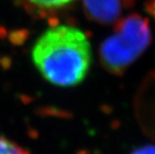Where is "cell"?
<instances>
[{
  "label": "cell",
  "mask_w": 155,
  "mask_h": 154,
  "mask_svg": "<svg viewBox=\"0 0 155 154\" xmlns=\"http://www.w3.org/2000/svg\"><path fill=\"white\" fill-rule=\"evenodd\" d=\"M129 154H155V145L154 144H146V145L137 147Z\"/></svg>",
  "instance_id": "cell-7"
},
{
  "label": "cell",
  "mask_w": 155,
  "mask_h": 154,
  "mask_svg": "<svg viewBox=\"0 0 155 154\" xmlns=\"http://www.w3.org/2000/svg\"><path fill=\"white\" fill-rule=\"evenodd\" d=\"M0 154H31L12 140L0 135Z\"/></svg>",
  "instance_id": "cell-5"
},
{
  "label": "cell",
  "mask_w": 155,
  "mask_h": 154,
  "mask_svg": "<svg viewBox=\"0 0 155 154\" xmlns=\"http://www.w3.org/2000/svg\"><path fill=\"white\" fill-rule=\"evenodd\" d=\"M85 13L101 24L116 21L122 12V0H82Z\"/></svg>",
  "instance_id": "cell-3"
},
{
  "label": "cell",
  "mask_w": 155,
  "mask_h": 154,
  "mask_svg": "<svg viewBox=\"0 0 155 154\" xmlns=\"http://www.w3.org/2000/svg\"><path fill=\"white\" fill-rule=\"evenodd\" d=\"M147 11L155 20V0H151L147 5Z\"/></svg>",
  "instance_id": "cell-8"
},
{
  "label": "cell",
  "mask_w": 155,
  "mask_h": 154,
  "mask_svg": "<svg viewBox=\"0 0 155 154\" xmlns=\"http://www.w3.org/2000/svg\"><path fill=\"white\" fill-rule=\"evenodd\" d=\"M150 42L151 29L146 18L131 14L120 19L100 46L102 66L109 73L122 74L142 55Z\"/></svg>",
  "instance_id": "cell-2"
},
{
  "label": "cell",
  "mask_w": 155,
  "mask_h": 154,
  "mask_svg": "<svg viewBox=\"0 0 155 154\" xmlns=\"http://www.w3.org/2000/svg\"><path fill=\"white\" fill-rule=\"evenodd\" d=\"M153 103H155V99L153 100ZM141 121L144 129L153 139H155V104H151L150 112L141 113Z\"/></svg>",
  "instance_id": "cell-6"
},
{
  "label": "cell",
  "mask_w": 155,
  "mask_h": 154,
  "mask_svg": "<svg viewBox=\"0 0 155 154\" xmlns=\"http://www.w3.org/2000/svg\"><path fill=\"white\" fill-rule=\"evenodd\" d=\"M73 1L74 0H20L24 7L40 15L53 14L67 8Z\"/></svg>",
  "instance_id": "cell-4"
},
{
  "label": "cell",
  "mask_w": 155,
  "mask_h": 154,
  "mask_svg": "<svg viewBox=\"0 0 155 154\" xmlns=\"http://www.w3.org/2000/svg\"><path fill=\"white\" fill-rule=\"evenodd\" d=\"M32 61L45 80L59 87L76 86L92 63L86 34L70 25H55L40 35L31 52Z\"/></svg>",
  "instance_id": "cell-1"
}]
</instances>
